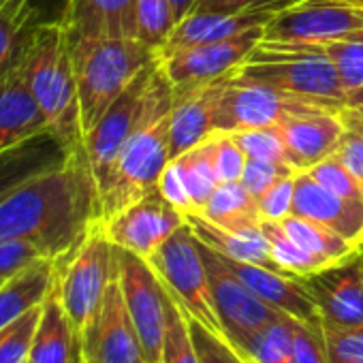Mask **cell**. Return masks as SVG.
<instances>
[{"instance_id": "6da1fadb", "label": "cell", "mask_w": 363, "mask_h": 363, "mask_svg": "<svg viewBox=\"0 0 363 363\" xmlns=\"http://www.w3.org/2000/svg\"><path fill=\"white\" fill-rule=\"evenodd\" d=\"M101 220V195L84 143L0 201V240H22L45 259L69 257Z\"/></svg>"}, {"instance_id": "7a4b0ae2", "label": "cell", "mask_w": 363, "mask_h": 363, "mask_svg": "<svg viewBox=\"0 0 363 363\" xmlns=\"http://www.w3.org/2000/svg\"><path fill=\"white\" fill-rule=\"evenodd\" d=\"M175 107V92L160 69L156 96L147 118L120 150L111 171L99 186L101 220L147 197L158 189V179L171 160L169 118Z\"/></svg>"}, {"instance_id": "3957f363", "label": "cell", "mask_w": 363, "mask_h": 363, "mask_svg": "<svg viewBox=\"0 0 363 363\" xmlns=\"http://www.w3.org/2000/svg\"><path fill=\"white\" fill-rule=\"evenodd\" d=\"M18 65L48 120V128L69 147L82 145L84 128L67 28L62 24L33 28Z\"/></svg>"}, {"instance_id": "277c9868", "label": "cell", "mask_w": 363, "mask_h": 363, "mask_svg": "<svg viewBox=\"0 0 363 363\" xmlns=\"http://www.w3.org/2000/svg\"><path fill=\"white\" fill-rule=\"evenodd\" d=\"M77 82L84 135L105 116L126 86L156 60V52L139 39L69 37Z\"/></svg>"}, {"instance_id": "5b68a950", "label": "cell", "mask_w": 363, "mask_h": 363, "mask_svg": "<svg viewBox=\"0 0 363 363\" xmlns=\"http://www.w3.org/2000/svg\"><path fill=\"white\" fill-rule=\"evenodd\" d=\"M233 75L314 107L346 111L348 92L342 77L335 65L318 52L274 48L261 41Z\"/></svg>"}, {"instance_id": "8992f818", "label": "cell", "mask_w": 363, "mask_h": 363, "mask_svg": "<svg viewBox=\"0 0 363 363\" xmlns=\"http://www.w3.org/2000/svg\"><path fill=\"white\" fill-rule=\"evenodd\" d=\"M116 278V246L96 220L82 244L65 259L56 261V293L69 314L73 329L84 344L90 333L107 286Z\"/></svg>"}, {"instance_id": "52a82bcc", "label": "cell", "mask_w": 363, "mask_h": 363, "mask_svg": "<svg viewBox=\"0 0 363 363\" xmlns=\"http://www.w3.org/2000/svg\"><path fill=\"white\" fill-rule=\"evenodd\" d=\"M147 263L177 301L182 312L197 318L208 329L223 333V325L218 320L208 267L199 248V240L189 223L182 225L150 259ZM225 335V333H223Z\"/></svg>"}, {"instance_id": "ba28073f", "label": "cell", "mask_w": 363, "mask_h": 363, "mask_svg": "<svg viewBox=\"0 0 363 363\" xmlns=\"http://www.w3.org/2000/svg\"><path fill=\"white\" fill-rule=\"evenodd\" d=\"M158 77L160 62L156 58L126 86V90L111 103L105 116L84 135V147L99 186L111 171L124 143L147 118L156 96Z\"/></svg>"}, {"instance_id": "9c48e42d", "label": "cell", "mask_w": 363, "mask_h": 363, "mask_svg": "<svg viewBox=\"0 0 363 363\" xmlns=\"http://www.w3.org/2000/svg\"><path fill=\"white\" fill-rule=\"evenodd\" d=\"M363 30V7L350 0H299L263 28V43L325 45Z\"/></svg>"}, {"instance_id": "30bf717a", "label": "cell", "mask_w": 363, "mask_h": 363, "mask_svg": "<svg viewBox=\"0 0 363 363\" xmlns=\"http://www.w3.org/2000/svg\"><path fill=\"white\" fill-rule=\"evenodd\" d=\"M116 278L130 320L137 329L147 363L162 361V342L167 325V289L152 265L116 246Z\"/></svg>"}, {"instance_id": "8fae6325", "label": "cell", "mask_w": 363, "mask_h": 363, "mask_svg": "<svg viewBox=\"0 0 363 363\" xmlns=\"http://www.w3.org/2000/svg\"><path fill=\"white\" fill-rule=\"evenodd\" d=\"M263 28L265 26H259L242 35L203 43L158 60L164 77L173 86L175 96L218 82L240 69L263 41Z\"/></svg>"}, {"instance_id": "7c38bea8", "label": "cell", "mask_w": 363, "mask_h": 363, "mask_svg": "<svg viewBox=\"0 0 363 363\" xmlns=\"http://www.w3.org/2000/svg\"><path fill=\"white\" fill-rule=\"evenodd\" d=\"M312 107L314 105L280 94L267 86L240 79L231 73L216 107V133L280 126L286 118Z\"/></svg>"}, {"instance_id": "4fadbf2b", "label": "cell", "mask_w": 363, "mask_h": 363, "mask_svg": "<svg viewBox=\"0 0 363 363\" xmlns=\"http://www.w3.org/2000/svg\"><path fill=\"white\" fill-rule=\"evenodd\" d=\"M101 223L113 246L147 261L186 223V214L173 208L156 189L147 197L130 203L109 218H103Z\"/></svg>"}, {"instance_id": "5bb4252c", "label": "cell", "mask_w": 363, "mask_h": 363, "mask_svg": "<svg viewBox=\"0 0 363 363\" xmlns=\"http://www.w3.org/2000/svg\"><path fill=\"white\" fill-rule=\"evenodd\" d=\"M199 248L208 267L210 291L225 337H235L255 331L286 316L280 310L265 303L257 293H252L216 250L208 248L203 242H199Z\"/></svg>"}, {"instance_id": "9a60e30c", "label": "cell", "mask_w": 363, "mask_h": 363, "mask_svg": "<svg viewBox=\"0 0 363 363\" xmlns=\"http://www.w3.org/2000/svg\"><path fill=\"white\" fill-rule=\"evenodd\" d=\"M82 354L84 363H147L118 278L107 286L101 312L82 344Z\"/></svg>"}, {"instance_id": "2e32d148", "label": "cell", "mask_w": 363, "mask_h": 363, "mask_svg": "<svg viewBox=\"0 0 363 363\" xmlns=\"http://www.w3.org/2000/svg\"><path fill=\"white\" fill-rule=\"evenodd\" d=\"M323 325L359 327L363 325V261L361 252L340 265L327 267L303 278Z\"/></svg>"}, {"instance_id": "e0dca14e", "label": "cell", "mask_w": 363, "mask_h": 363, "mask_svg": "<svg viewBox=\"0 0 363 363\" xmlns=\"http://www.w3.org/2000/svg\"><path fill=\"white\" fill-rule=\"evenodd\" d=\"M344 111L312 107L286 118L280 124L289 162L295 171H308L316 162L335 154L346 135Z\"/></svg>"}, {"instance_id": "ac0fdd59", "label": "cell", "mask_w": 363, "mask_h": 363, "mask_svg": "<svg viewBox=\"0 0 363 363\" xmlns=\"http://www.w3.org/2000/svg\"><path fill=\"white\" fill-rule=\"evenodd\" d=\"M293 214L320 223L352 246H363V199H344L308 173H295Z\"/></svg>"}, {"instance_id": "d6986e66", "label": "cell", "mask_w": 363, "mask_h": 363, "mask_svg": "<svg viewBox=\"0 0 363 363\" xmlns=\"http://www.w3.org/2000/svg\"><path fill=\"white\" fill-rule=\"evenodd\" d=\"M289 5H274V7H263L255 11H244V13H189L184 20H179L171 35L167 37L164 45L156 52V58H169L177 52H184L203 43L229 39L235 35H242L246 30L265 26L280 9Z\"/></svg>"}, {"instance_id": "ffe728a7", "label": "cell", "mask_w": 363, "mask_h": 363, "mask_svg": "<svg viewBox=\"0 0 363 363\" xmlns=\"http://www.w3.org/2000/svg\"><path fill=\"white\" fill-rule=\"evenodd\" d=\"M223 259L242 278V282L252 293H257L265 303H269L272 308L280 310L282 314H286L295 320L323 327L320 312H318L303 278H295V276H289V274H282V272H276L269 267L252 265V263L233 261L227 257H223Z\"/></svg>"}, {"instance_id": "44dd1931", "label": "cell", "mask_w": 363, "mask_h": 363, "mask_svg": "<svg viewBox=\"0 0 363 363\" xmlns=\"http://www.w3.org/2000/svg\"><path fill=\"white\" fill-rule=\"evenodd\" d=\"M227 77L175 96V107L169 118L171 160L216 135V107Z\"/></svg>"}, {"instance_id": "7402d4cb", "label": "cell", "mask_w": 363, "mask_h": 363, "mask_svg": "<svg viewBox=\"0 0 363 363\" xmlns=\"http://www.w3.org/2000/svg\"><path fill=\"white\" fill-rule=\"evenodd\" d=\"M41 130H48V120L16 62L0 75V152L20 145Z\"/></svg>"}, {"instance_id": "603a6c76", "label": "cell", "mask_w": 363, "mask_h": 363, "mask_svg": "<svg viewBox=\"0 0 363 363\" xmlns=\"http://www.w3.org/2000/svg\"><path fill=\"white\" fill-rule=\"evenodd\" d=\"M137 0H69L65 28L69 37L135 39Z\"/></svg>"}, {"instance_id": "cb8c5ba5", "label": "cell", "mask_w": 363, "mask_h": 363, "mask_svg": "<svg viewBox=\"0 0 363 363\" xmlns=\"http://www.w3.org/2000/svg\"><path fill=\"white\" fill-rule=\"evenodd\" d=\"M71 150L75 147H69L56 133L48 128L11 150L0 152V201L33 175L60 164Z\"/></svg>"}, {"instance_id": "d4e9b609", "label": "cell", "mask_w": 363, "mask_h": 363, "mask_svg": "<svg viewBox=\"0 0 363 363\" xmlns=\"http://www.w3.org/2000/svg\"><path fill=\"white\" fill-rule=\"evenodd\" d=\"M28 361L30 363H84L79 337L56 293V284L52 293L45 297V301L41 303V314L35 329Z\"/></svg>"}, {"instance_id": "484cf974", "label": "cell", "mask_w": 363, "mask_h": 363, "mask_svg": "<svg viewBox=\"0 0 363 363\" xmlns=\"http://www.w3.org/2000/svg\"><path fill=\"white\" fill-rule=\"evenodd\" d=\"M56 284V261L37 259L0 286V329L41 306Z\"/></svg>"}, {"instance_id": "4316f807", "label": "cell", "mask_w": 363, "mask_h": 363, "mask_svg": "<svg viewBox=\"0 0 363 363\" xmlns=\"http://www.w3.org/2000/svg\"><path fill=\"white\" fill-rule=\"evenodd\" d=\"M186 223L191 225V229L195 231L199 242H203L208 248L216 250L218 255L233 259V261L252 263V265H261V267L282 272L276 265V261L272 259L269 244H267V238H265L261 227L255 231L235 233V231H227L223 227H216L214 223L206 220L201 214H186Z\"/></svg>"}, {"instance_id": "83f0119b", "label": "cell", "mask_w": 363, "mask_h": 363, "mask_svg": "<svg viewBox=\"0 0 363 363\" xmlns=\"http://www.w3.org/2000/svg\"><path fill=\"white\" fill-rule=\"evenodd\" d=\"M201 216L227 231L246 233L261 227L263 218L257 208V199L238 182H220L214 195L201 210Z\"/></svg>"}, {"instance_id": "f1b7e54d", "label": "cell", "mask_w": 363, "mask_h": 363, "mask_svg": "<svg viewBox=\"0 0 363 363\" xmlns=\"http://www.w3.org/2000/svg\"><path fill=\"white\" fill-rule=\"evenodd\" d=\"M293 320L282 316L255 331L227 337L248 363H293Z\"/></svg>"}, {"instance_id": "f546056e", "label": "cell", "mask_w": 363, "mask_h": 363, "mask_svg": "<svg viewBox=\"0 0 363 363\" xmlns=\"http://www.w3.org/2000/svg\"><path fill=\"white\" fill-rule=\"evenodd\" d=\"M280 223L286 229V233L301 248H306L310 255H314L320 261H325L329 267L346 263V261L354 259L361 252V248L352 246L350 242H346L342 235H337L329 227H325L320 223H314L310 218H303V216H297V214H289Z\"/></svg>"}, {"instance_id": "4dcf8cb0", "label": "cell", "mask_w": 363, "mask_h": 363, "mask_svg": "<svg viewBox=\"0 0 363 363\" xmlns=\"http://www.w3.org/2000/svg\"><path fill=\"white\" fill-rule=\"evenodd\" d=\"M173 160L177 162L182 177L186 182V189L195 208L193 214H201V210L214 195L216 186L220 184L214 162V135Z\"/></svg>"}, {"instance_id": "1f68e13d", "label": "cell", "mask_w": 363, "mask_h": 363, "mask_svg": "<svg viewBox=\"0 0 363 363\" xmlns=\"http://www.w3.org/2000/svg\"><path fill=\"white\" fill-rule=\"evenodd\" d=\"M261 229L267 238L272 259L284 274L295 276V278H308V276H314L329 267L325 261H320L318 257H314L306 248H301L286 233V229L282 227L280 220H263Z\"/></svg>"}, {"instance_id": "d6a6232c", "label": "cell", "mask_w": 363, "mask_h": 363, "mask_svg": "<svg viewBox=\"0 0 363 363\" xmlns=\"http://www.w3.org/2000/svg\"><path fill=\"white\" fill-rule=\"evenodd\" d=\"M267 45L318 52L335 65L346 92H352L363 86V30H359L346 39L325 43V45H276V43H267Z\"/></svg>"}, {"instance_id": "836d02e7", "label": "cell", "mask_w": 363, "mask_h": 363, "mask_svg": "<svg viewBox=\"0 0 363 363\" xmlns=\"http://www.w3.org/2000/svg\"><path fill=\"white\" fill-rule=\"evenodd\" d=\"M175 24L177 22L169 0H137L135 39H139L150 50L158 52Z\"/></svg>"}, {"instance_id": "e575fe53", "label": "cell", "mask_w": 363, "mask_h": 363, "mask_svg": "<svg viewBox=\"0 0 363 363\" xmlns=\"http://www.w3.org/2000/svg\"><path fill=\"white\" fill-rule=\"evenodd\" d=\"M160 363H201L189 323H186V314L182 312V308L171 297V293L167 295V325H164Z\"/></svg>"}, {"instance_id": "d590c367", "label": "cell", "mask_w": 363, "mask_h": 363, "mask_svg": "<svg viewBox=\"0 0 363 363\" xmlns=\"http://www.w3.org/2000/svg\"><path fill=\"white\" fill-rule=\"evenodd\" d=\"M41 306L0 329V363H24L28 359Z\"/></svg>"}, {"instance_id": "8d00e7d4", "label": "cell", "mask_w": 363, "mask_h": 363, "mask_svg": "<svg viewBox=\"0 0 363 363\" xmlns=\"http://www.w3.org/2000/svg\"><path fill=\"white\" fill-rule=\"evenodd\" d=\"M235 141L242 145L248 158L257 160H274V162H289L286 143L282 137L280 126H267V128H252L242 133H231Z\"/></svg>"}, {"instance_id": "74e56055", "label": "cell", "mask_w": 363, "mask_h": 363, "mask_svg": "<svg viewBox=\"0 0 363 363\" xmlns=\"http://www.w3.org/2000/svg\"><path fill=\"white\" fill-rule=\"evenodd\" d=\"M186 323H189L201 363H248L223 333L208 329L206 325H201L197 318L189 314H186Z\"/></svg>"}, {"instance_id": "f35d334b", "label": "cell", "mask_w": 363, "mask_h": 363, "mask_svg": "<svg viewBox=\"0 0 363 363\" xmlns=\"http://www.w3.org/2000/svg\"><path fill=\"white\" fill-rule=\"evenodd\" d=\"M0 7L11 11L33 28L45 24L65 26L69 0H0Z\"/></svg>"}, {"instance_id": "ab89813d", "label": "cell", "mask_w": 363, "mask_h": 363, "mask_svg": "<svg viewBox=\"0 0 363 363\" xmlns=\"http://www.w3.org/2000/svg\"><path fill=\"white\" fill-rule=\"evenodd\" d=\"M30 33L33 26L0 7V75L18 62Z\"/></svg>"}, {"instance_id": "60d3db41", "label": "cell", "mask_w": 363, "mask_h": 363, "mask_svg": "<svg viewBox=\"0 0 363 363\" xmlns=\"http://www.w3.org/2000/svg\"><path fill=\"white\" fill-rule=\"evenodd\" d=\"M308 173L318 182V184H323L327 191H331L344 199H363L354 177L350 175L346 164L335 154L316 162L312 169H308Z\"/></svg>"}, {"instance_id": "b9f144b4", "label": "cell", "mask_w": 363, "mask_h": 363, "mask_svg": "<svg viewBox=\"0 0 363 363\" xmlns=\"http://www.w3.org/2000/svg\"><path fill=\"white\" fill-rule=\"evenodd\" d=\"M297 171L286 164V162H274V160H257V158H248L244 173L240 177V182L244 184V189L257 199L261 197L267 189H272L276 182H280L282 177L295 175Z\"/></svg>"}, {"instance_id": "7bdbcfd3", "label": "cell", "mask_w": 363, "mask_h": 363, "mask_svg": "<svg viewBox=\"0 0 363 363\" xmlns=\"http://www.w3.org/2000/svg\"><path fill=\"white\" fill-rule=\"evenodd\" d=\"M293 363H331L323 327L293 320Z\"/></svg>"}, {"instance_id": "ee69618b", "label": "cell", "mask_w": 363, "mask_h": 363, "mask_svg": "<svg viewBox=\"0 0 363 363\" xmlns=\"http://www.w3.org/2000/svg\"><path fill=\"white\" fill-rule=\"evenodd\" d=\"M327 352L331 363L363 361V325L359 327H333L323 325Z\"/></svg>"}, {"instance_id": "f6af8a7d", "label": "cell", "mask_w": 363, "mask_h": 363, "mask_svg": "<svg viewBox=\"0 0 363 363\" xmlns=\"http://www.w3.org/2000/svg\"><path fill=\"white\" fill-rule=\"evenodd\" d=\"M344 118H346L348 128L335 156L346 164V169L354 177L357 186L363 195V122L350 109L344 111Z\"/></svg>"}, {"instance_id": "bcb514c9", "label": "cell", "mask_w": 363, "mask_h": 363, "mask_svg": "<svg viewBox=\"0 0 363 363\" xmlns=\"http://www.w3.org/2000/svg\"><path fill=\"white\" fill-rule=\"evenodd\" d=\"M246 152L231 133L214 135V162L220 182H238L246 167Z\"/></svg>"}, {"instance_id": "7dc6e473", "label": "cell", "mask_w": 363, "mask_h": 363, "mask_svg": "<svg viewBox=\"0 0 363 363\" xmlns=\"http://www.w3.org/2000/svg\"><path fill=\"white\" fill-rule=\"evenodd\" d=\"M293 193H295V175L282 177L261 197H257V208L263 220H284L293 214Z\"/></svg>"}, {"instance_id": "c3c4849f", "label": "cell", "mask_w": 363, "mask_h": 363, "mask_svg": "<svg viewBox=\"0 0 363 363\" xmlns=\"http://www.w3.org/2000/svg\"><path fill=\"white\" fill-rule=\"evenodd\" d=\"M41 257L39 248L28 242L0 240V286Z\"/></svg>"}, {"instance_id": "681fc988", "label": "cell", "mask_w": 363, "mask_h": 363, "mask_svg": "<svg viewBox=\"0 0 363 363\" xmlns=\"http://www.w3.org/2000/svg\"><path fill=\"white\" fill-rule=\"evenodd\" d=\"M158 193L179 212H184V214L195 212L193 199H191L189 189H186V182H184V177H182V171H179L175 160H169V164L164 167V171L158 179Z\"/></svg>"}, {"instance_id": "f907efd6", "label": "cell", "mask_w": 363, "mask_h": 363, "mask_svg": "<svg viewBox=\"0 0 363 363\" xmlns=\"http://www.w3.org/2000/svg\"><path fill=\"white\" fill-rule=\"evenodd\" d=\"M299 0H197V13H244L274 5H295Z\"/></svg>"}, {"instance_id": "816d5d0a", "label": "cell", "mask_w": 363, "mask_h": 363, "mask_svg": "<svg viewBox=\"0 0 363 363\" xmlns=\"http://www.w3.org/2000/svg\"><path fill=\"white\" fill-rule=\"evenodd\" d=\"M171 3V9H173V16H175V22L184 20L189 13H193L197 0H169Z\"/></svg>"}, {"instance_id": "f5cc1de1", "label": "cell", "mask_w": 363, "mask_h": 363, "mask_svg": "<svg viewBox=\"0 0 363 363\" xmlns=\"http://www.w3.org/2000/svg\"><path fill=\"white\" fill-rule=\"evenodd\" d=\"M359 107H363V86L348 92L346 96V109H359Z\"/></svg>"}, {"instance_id": "db71d44e", "label": "cell", "mask_w": 363, "mask_h": 363, "mask_svg": "<svg viewBox=\"0 0 363 363\" xmlns=\"http://www.w3.org/2000/svg\"><path fill=\"white\" fill-rule=\"evenodd\" d=\"M350 111H352V113H354V116H357V118L363 122V107H359V109H350Z\"/></svg>"}, {"instance_id": "11a10c76", "label": "cell", "mask_w": 363, "mask_h": 363, "mask_svg": "<svg viewBox=\"0 0 363 363\" xmlns=\"http://www.w3.org/2000/svg\"><path fill=\"white\" fill-rule=\"evenodd\" d=\"M350 3H354V5H359V7H363V0H350Z\"/></svg>"}, {"instance_id": "9f6ffc18", "label": "cell", "mask_w": 363, "mask_h": 363, "mask_svg": "<svg viewBox=\"0 0 363 363\" xmlns=\"http://www.w3.org/2000/svg\"><path fill=\"white\" fill-rule=\"evenodd\" d=\"M342 363H363V361H342Z\"/></svg>"}, {"instance_id": "6f0895ef", "label": "cell", "mask_w": 363, "mask_h": 363, "mask_svg": "<svg viewBox=\"0 0 363 363\" xmlns=\"http://www.w3.org/2000/svg\"><path fill=\"white\" fill-rule=\"evenodd\" d=\"M361 261H363V246H361Z\"/></svg>"}, {"instance_id": "680465c9", "label": "cell", "mask_w": 363, "mask_h": 363, "mask_svg": "<svg viewBox=\"0 0 363 363\" xmlns=\"http://www.w3.org/2000/svg\"><path fill=\"white\" fill-rule=\"evenodd\" d=\"M24 363H30V361H28V359H26V361H24Z\"/></svg>"}]
</instances>
